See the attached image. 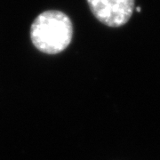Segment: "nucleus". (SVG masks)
<instances>
[{"label":"nucleus","mask_w":160,"mask_h":160,"mask_svg":"<svg viewBox=\"0 0 160 160\" xmlns=\"http://www.w3.org/2000/svg\"><path fill=\"white\" fill-rule=\"evenodd\" d=\"M74 27L70 18L59 10H46L35 18L29 37L38 51L58 54L65 51L73 39Z\"/></svg>","instance_id":"nucleus-1"},{"label":"nucleus","mask_w":160,"mask_h":160,"mask_svg":"<svg viewBox=\"0 0 160 160\" xmlns=\"http://www.w3.org/2000/svg\"><path fill=\"white\" fill-rule=\"evenodd\" d=\"M98 21L110 28L126 25L134 11L135 0H86Z\"/></svg>","instance_id":"nucleus-2"}]
</instances>
